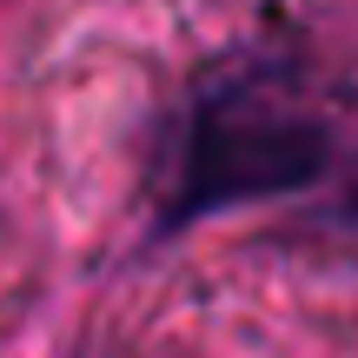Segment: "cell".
Here are the masks:
<instances>
[{
  "instance_id": "2",
  "label": "cell",
  "mask_w": 358,
  "mask_h": 358,
  "mask_svg": "<svg viewBox=\"0 0 358 358\" xmlns=\"http://www.w3.org/2000/svg\"><path fill=\"white\" fill-rule=\"evenodd\" d=\"M345 219H352V226H358V186H352V199H345Z\"/></svg>"
},
{
  "instance_id": "1",
  "label": "cell",
  "mask_w": 358,
  "mask_h": 358,
  "mask_svg": "<svg viewBox=\"0 0 358 358\" xmlns=\"http://www.w3.org/2000/svg\"><path fill=\"white\" fill-rule=\"evenodd\" d=\"M332 166V133L266 60H232L192 87L159 179V232L232 213L252 199L306 192Z\"/></svg>"
}]
</instances>
